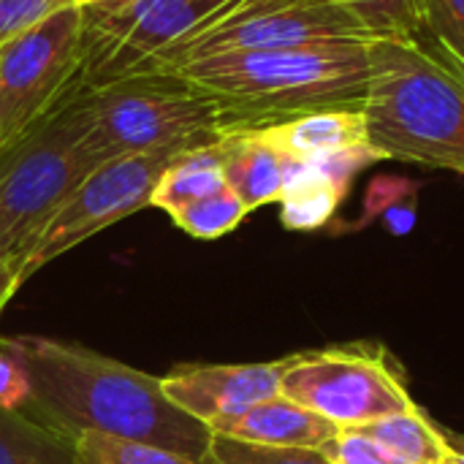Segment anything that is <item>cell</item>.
I'll return each instance as SVG.
<instances>
[{
	"label": "cell",
	"instance_id": "obj_1",
	"mask_svg": "<svg viewBox=\"0 0 464 464\" xmlns=\"http://www.w3.org/2000/svg\"><path fill=\"white\" fill-rule=\"evenodd\" d=\"M11 340L27 370V413L63 438L101 432L204 459L212 430L182 413L163 394L160 378L73 343L30 334Z\"/></svg>",
	"mask_w": 464,
	"mask_h": 464
},
{
	"label": "cell",
	"instance_id": "obj_2",
	"mask_svg": "<svg viewBox=\"0 0 464 464\" xmlns=\"http://www.w3.org/2000/svg\"><path fill=\"white\" fill-rule=\"evenodd\" d=\"M364 114L386 160L464 177V71L421 35L370 44Z\"/></svg>",
	"mask_w": 464,
	"mask_h": 464
},
{
	"label": "cell",
	"instance_id": "obj_3",
	"mask_svg": "<svg viewBox=\"0 0 464 464\" xmlns=\"http://www.w3.org/2000/svg\"><path fill=\"white\" fill-rule=\"evenodd\" d=\"M212 95L231 128H264L326 109H364L370 44L218 54L171 71Z\"/></svg>",
	"mask_w": 464,
	"mask_h": 464
},
{
	"label": "cell",
	"instance_id": "obj_4",
	"mask_svg": "<svg viewBox=\"0 0 464 464\" xmlns=\"http://www.w3.org/2000/svg\"><path fill=\"white\" fill-rule=\"evenodd\" d=\"M101 166L87 144L84 82L38 125L0 147V258H24L65 198Z\"/></svg>",
	"mask_w": 464,
	"mask_h": 464
},
{
	"label": "cell",
	"instance_id": "obj_5",
	"mask_svg": "<svg viewBox=\"0 0 464 464\" xmlns=\"http://www.w3.org/2000/svg\"><path fill=\"white\" fill-rule=\"evenodd\" d=\"M87 144L101 163L169 147L218 141L231 130L226 109L174 73H141L84 84Z\"/></svg>",
	"mask_w": 464,
	"mask_h": 464
},
{
	"label": "cell",
	"instance_id": "obj_6",
	"mask_svg": "<svg viewBox=\"0 0 464 464\" xmlns=\"http://www.w3.org/2000/svg\"><path fill=\"white\" fill-rule=\"evenodd\" d=\"M381 35L337 0H237L196 35L150 60L141 73H171L218 54L372 44Z\"/></svg>",
	"mask_w": 464,
	"mask_h": 464
},
{
	"label": "cell",
	"instance_id": "obj_7",
	"mask_svg": "<svg viewBox=\"0 0 464 464\" xmlns=\"http://www.w3.org/2000/svg\"><path fill=\"white\" fill-rule=\"evenodd\" d=\"M280 394L318 413L337 430L367 427L394 413H411L405 367L383 343H345L288 356Z\"/></svg>",
	"mask_w": 464,
	"mask_h": 464
},
{
	"label": "cell",
	"instance_id": "obj_8",
	"mask_svg": "<svg viewBox=\"0 0 464 464\" xmlns=\"http://www.w3.org/2000/svg\"><path fill=\"white\" fill-rule=\"evenodd\" d=\"M237 0H120L82 8L87 87L144 71L160 52L188 41Z\"/></svg>",
	"mask_w": 464,
	"mask_h": 464
},
{
	"label": "cell",
	"instance_id": "obj_9",
	"mask_svg": "<svg viewBox=\"0 0 464 464\" xmlns=\"http://www.w3.org/2000/svg\"><path fill=\"white\" fill-rule=\"evenodd\" d=\"M84 68L82 8L71 5L0 44V147L38 125Z\"/></svg>",
	"mask_w": 464,
	"mask_h": 464
},
{
	"label": "cell",
	"instance_id": "obj_10",
	"mask_svg": "<svg viewBox=\"0 0 464 464\" xmlns=\"http://www.w3.org/2000/svg\"><path fill=\"white\" fill-rule=\"evenodd\" d=\"M201 147V144H193ZM193 147H169L144 155H125L101 163L54 212V218L41 228L22 258L24 280L60 258L63 253L79 247L98 231L136 215L150 207L152 190L158 188L163 171Z\"/></svg>",
	"mask_w": 464,
	"mask_h": 464
},
{
	"label": "cell",
	"instance_id": "obj_11",
	"mask_svg": "<svg viewBox=\"0 0 464 464\" xmlns=\"http://www.w3.org/2000/svg\"><path fill=\"white\" fill-rule=\"evenodd\" d=\"M288 356L264 364H188L160 378L163 394L204 427H218L280 394Z\"/></svg>",
	"mask_w": 464,
	"mask_h": 464
},
{
	"label": "cell",
	"instance_id": "obj_12",
	"mask_svg": "<svg viewBox=\"0 0 464 464\" xmlns=\"http://www.w3.org/2000/svg\"><path fill=\"white\" fill-rule=\"evenodd\" d=\"M215 435H226L253 446L272 449H321L337 427L321 419L318 413L296 405L294 400L277 394L264 400L245 413L212 427Z\"/></svg>",
	"mask_w": 464,
	"mask_h": 464
},
{
	"label": "cell",
	"instance_id": "obj_13",
	"mask_svg": "<svg viewBox=\"0 0 464 464\" xmlns=\"http://www.w3.org/2000/svg\"><path fill=\"white\" fill-rule=\"evenodd\" d=\"M226 185L247 212L275 204L285 188V158L253 128H231L220 136Z\"/></svg>",
	"mask_w": 464,
	"mask_h": 464
},
{
	"label": "cell",
	"instance_id": "obj_14",
	"mask_svg": "<svg viewBox=\"0 0 464 464\" xmlns=\"http://www.w3.org/2000/svg\"><path fill=\"white\" fill-rule=\"evenodd\" d=\"M253 130H258L277 152L288 158H315V155L370 144L364 109L310 111Z\"/></svg>",
	"mask_w": 464,
	"mask_h": 464
},
{
	"label": "cell",
	"instance_id": "obj_15",
	"mask_svg": "<svg viewBox=\"0 0 464 464\" xmlns=\"http://www.w3.org/2000/svg\"><path fill=\"white\" fill-rule=\"evenodd\" d=\"M283 158H285V188L277 201L283 226L288 231H318L329 226L348 190L318 174L304 158H288V155Z\"/></svg>",
	"mask_w": 464,
	"mask_h": 464
},
{
	"label": "cell",
	"instance_id": "obj_16",
	"mask_svg": "<svg viewBox=\"0 0 464 464\" xmlns=\"http://www.w3.org/2000/svg\"><path fill=\"white\" fill-rule=\"evenodd\" d=\"M228 188L223 174V152L220 139L185 150L160 177L158 188L152 190L150 207L163 209L171 215L179 207H188L198 198H207L218 190Z\"/></svg>",
	"mask_w": 464,
	"mask_h": 464
},
{
	"label": "cell",
	"instance_id": "obj_17",
	"mask_svg": "<svg viewBox=\"0 0 464 464\" xmlns=\"http://www.w3.org/2000/svg\"><path fill=\"white\" fill-rule=\"evenodd\" d=\"M364 430L400 464H449L454 446L449 430L438 427L424 408L378 419Z\"/></svg>",
	"mask_w": 464,
	"mask_h": 464
},
{
	"label": "cell",
	"instance_id": "obj_18",
	"mask_svg": "<svg viewBox=\"0 0 464 464\" xmlns=\"http://www.w3.org/2000/svg\"><path fill=\"white\" fill-rule=\"evenodd\" d=\"M0 464H73V446L35 416L0 405Z\"/></svg>",
	"mask_w": 464,
	"mask_h": 464
},
{
	"label": "cell",
	"instance_id": "obj_19",
	"mask_svg": "<svg viewBox=\"0 0 464 464\" xmlns=\"http://www.w3.org/2000/svg\"><path fill=\"white\" fill-rule=\"evenodd\" d=\"M73 464H201L163 446L125 440L101 432H84L71 440Z\"/></svg>",
	"mask_w": 464,
	"mask_h": 464
},
{
	"label": "cell",
	"instance_id": "obj_20",
	"mask_svg": "<svg viewBox=\"0 0 464 464\" xmlns=\"http://www.w3.org/2000/svg\"><path fill=\"white\" fill-rule=\"evenodd\" d=\"M247 215L250 212L239 201V196L231 188H223L207 198L174 209L169 218L179 231H185L193 239H220L231 234Z\"/></svg>",
	"mask_w": 464,
	"mask_h": 464
},
{
	"label": "cell",
	"instance_id": "obj_21",
	"mask_svg": "<svg viewBox=\"0 0 464 464\" xmlns=\"http://www.w3.org/2000/svg\"><path fill=\"white\" fill-rule=\"evenodd\" d=\"M416 35L464 71V0H411Z\"/></svg>",
	"mask_w": 464,
	"mask_h": 464
},
{
	"label": "cell",
	"instance_id": "obj_22",
	"mask_svg": "<svg viewBox=\"0 0 464 464\" xmlns=\"http://www.w3.org/2000/svg\"><path fill=\"white\" fill-rule=\"evenodd\" d=\"M201 464H332L318 449H272L215 435Z\"/></svg>",
	"mask_w": 464,
	"mask_h": 464
},
{
	"label": "cell",
	"instance_id": "obj_23",
	"mask_svg": "<svg viewBox=\"0 0 464 464\" xmlns=\"http://www.w3.org/2000/svg\"><path fill=\"white\" fill-rule=\"evenodd\" d=\"M353 16H359L375 35H416V19L411 0H337Z\"/></svg>",
	"mask_w": 464,
	"mask_h": 464
},
{
	"label": "cell",
	"instance_id": "obj_24",
	"mask_svg": "<svg viewBox=\"0 0 464 464\" xmlns=\"http://www.w3.org/2000/svg\"><path fill=\"white\" fill-rule=\"evenodd\" d=\"M332 464H400L378 440H372L364 430H337L321 449Z\"/></svg>",
	"mask_w": 464,
	"mask_h": 464
},
{
	"label": "cell",
	"instance_id": "obj_25",
	"mask_svg": "<svg viewBox=\"0 0 464 464\" xmlns=\"http://www.w3.org/2000/svg\"><path fill=\"white\" fill-rule=\"evenodd\" d=\"M421 190V182L416 179H405V177H392V174H383V177H375L367 188V196H364V215L343 228H337L340 234L343 231H362L367 226H372L375 220L381 223V218L402 198L413 196ZM334 231V234H337Z\"/></svg>",
	"mask_w": 464,
	"mask_h": 464
},
{
	"label": "cell",
	"instance_id": "obj_26",
	"mask_svg": "<svg viewBox=\"0 0 464 464\" xmlns=\"http://www.w3.org/2000/svg\"><path fill=\"white\" fill-rule=\"evenodd\" d=\"M71 5H76V0H0V44Z\"/></svg>",
	"mask_w": 464,
	"mask_h": 464
},
{
	"label": "cell",
	"instance_id": "obj_27",
	"mask_svg": "<svg viewBox=\"0 0 464 464\" xmlns=\"http://www.w3.org/2000/svg\"><path fill=\"white\" fill-rule=\"evenodd\" d=\"M30 402V383L24 362L11 337H0V405L8 411H24Z\"/></svg>",
	"mask_w": 464,
	"mask_h": 464
},
{
	"label": "cell",
	"instance_id": "obj_28",
	"mask_svg": "<svg viewBox=\"0 0 464 464\" xmlns=\"http://www.w3.org/2000/svg\"><path fill=\"white\" fill-rule=\"evenodd\" d=\"M416 220H419V193L397 201L383 218H381V226L392 234V237H408L413 228H416Z\"/></svg>",
	"mask_w": 464,
	"mask_h": 464
},
{
	"label": "cell",
	"instance_id": "obj_29",
	"mask_svg": "<svg viewBox=\"0 0 464 464\" xmlns=\"http://www.w3.org/2000/svg\"><path fill=\"white\" fill-rule=\"evenodd\" d=\"M22 283H24L22 258H19V256H5V258H0V315H3L5 304L14 299V294L19 291Z\"/></svg>",
	"mask_w": 464,
	"mask_h": 464
},
{
	"label": "cell",
	"instance_id": "obj_30",
	"mask_svg": "<svg viewBox=\"0 0 464 464\" xmlns=\"http://www.w3.org/2000/svg\"><path fill=\"white\" fill-rule=\"evenodd\" d=\"M449 440L454 446V454L449 464H464V435H457V432H449Z\"/></svg>",
	"mask_w": 464,
	"mask_h": 464
},
{
	"label": "cell",
	"instance_id": "obj_31",
	"mask_svg": "<svg viewBox=\"0 0 464 464\" xmlns=\"http://www.w3.org/2000/svg\"><path fill=\"white\" fill-rule=\"evenodd\" d=\"M106 3H120V0H76L79 8H90V5H106Z\"/></svg>",
	"mask_w": 464,
	"mask_h": 464
}]
</instances>
